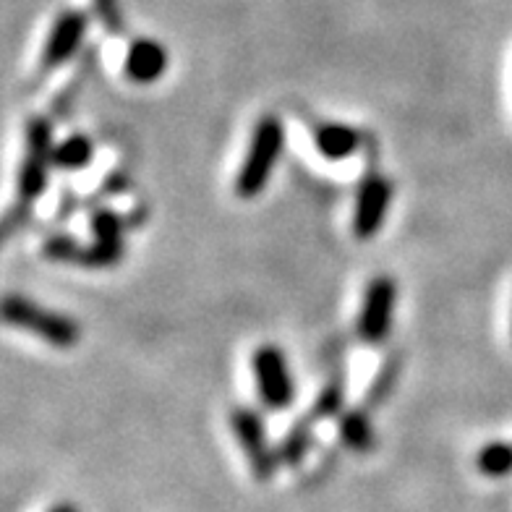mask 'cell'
Instances as JSON below:
<instances>
[{
  "mask_svg": "<svg viewBox=\"0 0 512 512\" xmlns=\"http://www.w3.org/2000/svg\"><path fill=\"white\" fill-rule=\"evenodd\" d=\"M285 152V123L280 115H264L251 131L249 147L236 173V194L241 199H256L272 181Z\"/></svg>",
  "mask_w": 512,
  "mask_h": 512,
  "instance_id": "cell-1",
  "label": "cell"
},
{
  "mask_svg": "<svg viewBox=\"0 0 512 512\" xmlns=\"http://www.w3.org/2000/svg\"><path fill=\"white\" fill-rule=\"evenodd\" d=\"M53 152V123L42 115L29 118L27 131H24V157H21L19 176H16L21 207H29L48 191L50 170L55 168Z\"/></svg>",
  "mask_w": 512,
  "mask_h": 512,
  "instance_id": "cell-2",
  "label": "cell"
},
{
  "mask_svg": "<svg viewBox=\"0 0 512 512\" xmlns=\"http://www.w3.org/2000/svg\"><path fill=\"white\" fill-rule=\"evenodd\" d=\"M3 319L8 327L24 330L29 335L40 337L42 343L53 345L58 351H68L79 345L81 330L79 324L66 314L42 309L24 296H6L3 301Z\"/></svg>",
  "mask_w": 512,
  "mask_h": 512,
  "instance_id": "cell-3",
  "label": "cell"
},
{
  "mask_svg": "<svg viewBox=\"0 0 512 512\" xmlns=\"http://www.w3.org/2000/svg\"><path fill=\"white\" fill-rule=\"evenodd\" d=\"M251 371H254L259 403L267 411L283 413L296 403V377H293L288 356L280 345H259L251 353Z\"/></svg>",
  "mask_w": 512,
  "mask_h": 512,
  "instance_id": "cell-4",
  "label": "cell"
},
{
  "mask_svg": "<svg viewBox=\"0 0 512 512\" xmlns=\"http://www.w3.org/2000/svg\"><path fill=\"white\" fill-rule=\"evenodd\" d=\"M395 306H398V283L390 275L371 277L356 319V332L366 345L377 348L390 337Z\"/></svg>",
  "mask_w": 512,
  "mask_h": 512,
  "instance_id": "cell-5",
  "label": "cell"
},
{
  "mask_svg": "<svg viewBox=\"0 0 512 512\" xmlns=\"http://www.w3.org/2000/svg\"><path fill=\"white\" fill-rule=\"evenodd\" d=\"M230 429L236 434L241 452L249 460V471L259 481H267L275 476L280 458H277V447L270 445L267 437V426H264L262 413L246 405H238L230 411Z\"/></svg>",
  "mask_w": 512,
  "mask_h": 512,
  "instance_id": "cell-6",
  "label": "cell"
},
{
  "mask_svg": "<svg viewBox=\"0 0 512 512\" xmlns=\"http://www.w3.org/2000/svg\"><path fill=\"white\" fill-rule=\"evenodd\" d=\"M392 196H395V189H392V183L387 178L379 176V173L364 176V181L358 183L356 202H353V238L374 241L382 233L387 215H390Z\"/></svg>",
  "mask_w": 512,
  "mask_h": 512,
  "instance_id": "cell-7",
  "label": "cell"
},
{
  "mask_svg": "<svg viewBox=\"0 0 512 512\" xmlns=\"http://www.w3.org/2000/svg\"><path fill=\"white\" fill-rule=\"evenodd\" d=\"M92 243L79 254V267L87 270H108L123 259V220L113 209H97L92 220Z\"/></svg>",
  "mask_w": 512,
  "mask_h": 512,
  "instance_id": "cell-8",
  "label": "cell"
},
{
  "mask_svg": "<svg viewBox=\"0 0 512 512\" xmlns=\"http://www.w3.org/2000/svg\"><path fill=\"white\" fill-rule=\"evenodd\" d=\"M89 21L81 11H66L55 19L53 29L48 32L45 48H42V66L53 71V68L63 66L76 55L81 48V42L87 37Z\"/></svg>",
  "mask_w": 512,
  "mask_h": 512,
  "instance_id": "cell-9",
  "label": "cell"
},
{
  "mask_svg": "<svg viewBox=\"0 0 512 512\" xmlns=\"http://www.w3.org/2000/svg\"><path fill=\"white\" fill-rule=\"evenodd\" d=\"M170 63L168 50L152 37H139L128 45L126 58H123V74L134 84H155L165 76Z\"/></svg>",
  "mask_w": 512,
  "mask_h": 512,
  "instance_id": "cell-10",
  "label": "cell"
},
{
  "mask_svg": "<svg viewBox=\"0 0 512 512\" xmlns=\"http://www.w3.org/2000/svg\"><path fill=\"white\" fill-rule=\"evenodd\" d=\"M311 142H314V149L324 160L345 162L358 155L364 139H361V131L351 123L324 121L311 131Z\"/></svg>",
  "mask_w": 512,
  "mask_h": 512,
  "instance_id": "cell-11",
  "label": "cell"
},
{
  "mask_svg": "<svg viewBox=\"0 0 512 512\" xmlns=\"http://www.w3.org/2000/svg\"><path fill=\"white\" fill-rule=\"evenodd\" d=\"M337 434H340V442L353 452H369L377 445L369 416L364 411H358V408L343 411L337 416Z\"/></svg>",
  "mask_w": 512,
  "mask_h": 512,
  "instance_id": "cell-12",
  "label": "cell"
},
{
  "mask_svg": "<svg viewBox=\"0 0 512 512\" xmlns=\"http://www.w3.org/2000/svg\"><path fill=\"white\" fill-rule=\"evenodd\" d=\"M95 160V144L84 134H71L63 142H55L53 165L55 170L63 173H76V170L87 168L89 162Z\"/></svg>",
  "mask_w": 512,
  "mask_h": 512,
  "instance_id": "cell-13",
  "label": "cell"
},
{
  "mask_svg": "<svg viewBox=\"0 0 512 512\" xmlns=\"http://www.w3.org/2000/svg\"><path fill=\"white\" fill-rule=\"evenodd\" d=\"M311 437H314V418L311 416L298 418L296 424L288 429L283 442L277 445V458H280V465L296 468V465L306 458V452H309Z\"/></svg>",
  "mask_w": 512,
  "mask_h": 512,
  "instance_id": "cell-14",
  "label": "cell"
},
{
  "mask_svg": "<svg viewBox=\"0 0 512 512\" xmlns=\"http://www.w3.org/2000/svg\"><path fill=\"white\" fill-rule=\"evenodd\" d=\"M476 471L486 479H502L512 473V445L489 442L476 452Z\"/></svg>",
  "mask_w": 512,
  "mask_h": 512,
  "instance_id": "cell-15",
  "label": "cell"
},
{
  "mask_svg": "<svg viewBox=\"0 0 512 512\" xmlns=\"http://www.w3.org/2000/svg\"><path fill=\"white\" fill-rule=\"evenodd\" d=\"M345 408V374H335V377L327 379V384L319 392L317 403L311 405L309 416L314 421H324V418H337Z\"/></svg>",
  "mask_w": 512,
  "mask_h": 512,
  "instance_id": "cell-16",
  "label": "cell"
},
{
  "mask_svg": "<svg viewBox=\"0 0 512 512\" xmlns=\"http://www.w3.org/2000/svg\"><path fill=\"white\" fill-rule=\"evenodd\" d=\"M81 246L74 236H66V233H55L45 241L42 251H45V259L50 262H66V264H76L79 262V254H81Z\"/></svg>",
  "mask_w": 512,
  "mask_h": 512,
  "instance_id": "cell-17",
  "label": "cell"
},
{
  "mask_svg": "<svg viewBox=\"0 0 512 512\" xmlns=\"http://www.w3.org/2000/svg\"><path fill=\"white\" fill-rule=\"evenodd\" d=\"M97 14L100 19L108 24L110 29H118L121 19H118V8H115V0H97Z\"/></svg>",
  "mask_w": 512,
  "mask_h": 512,
  "instance_id": "cell-18",
  "label": "cell"
},
{
  "mask_svg": "<svg viewBox=\"0 0 512 512\" xmlns=\"http://www.w3.org/2000/svg\"><path fill=\"white\" fill-rule=\"evenodd\" d=\"M48 512H79L76 510V505H71V502H61V505H53Z\"/></svg>",
  "mask_w": 512,
  "mask_h": 512,
  "instance_id": "cell-19",
  "label": "cell"
}]
</instances>
